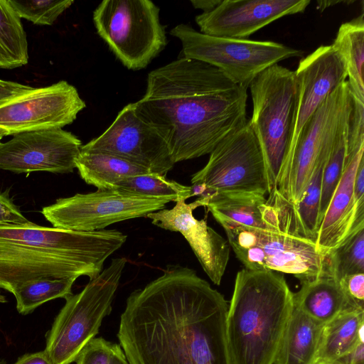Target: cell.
<instances>
[{
	"instance_id": "6da1fadb",
	"label": "cell",
	"mask_w": 364,
	"mask_h": 364,
	"mask_svg": "<svg viewBox=\"0 0 364 364\" xmlns=\"http://www.w3.org/2000/svg\"><path fill=\"white\" fill-rule=\"evenodd\" d=\"M229 304L192 269L168 267L128 296L117 338L129 364H233Z\"/></svg>"
},
{
	"instance_id": "7a4b0ae2",
	"label": "cell",
	"mask_w": 364,
	"mask_h": 364,
	"mask_svg": "<svg viewBox=\"0 0 364 364\" xmlns=\"http://www.w3.org/2000/svg\"><path fill=\"white\" fill-rule=\"evenodd\" d=\"M247 89L211 65L181 57L148 74L145 94L135 104L176 164L210 154L247 123Z\"/></svg>"
},
{
	"instance_id": "3957f363",
	"label": "cell",
	"mask_w": 364,
	"mask_h": 364,
	"mask_svg": "<svg viewBox=\"0 0 364 364\" xmlns=\"http://www.w3.org/2000/svg\"><path fill=\"white\" fill-rule=\"evenodd\" d=\"M127 238L117 230L73 231L32 222L0 225V289L13 294L38 279H91Z\"/></svg>"
},
{
	"instance_id": "277c9868",
	"label": "cell",
	"mask_w": 364,
	"mask_h": 364,
	"mask_svg": "<svg viewBox=\"0 0 364 364\" xmlns=\"http://www.w3.org/2000/svg\"><path fill=\"white\" fill-rule=\"evenodd\" d=\"M293 293L281 272L245 268L237 273L226 318L233 364H273Z\"/></svg>"
},
{
	"instance_id": "5b68a950",
	"label": "cell",
	"mask_w": 364,
	"mask_h": 364,
	"mask_svg": "<svg viewBox=\"0 0 364 364\" xmlns=\"http://www.w3.org/2000/svg\"><path fill=\"white\" fill-rule=\"evenodd\" d=\"M267 200L270 211L266 228L218 222L236 257L247 269L291 274L301 283L316 279L324 269L328 255L304 235L293 205L276 189Z\"/></svg>"
},
{
	"instance_id": "8992f818",
	"label": "cell",
	"mask_w": 364,
	"mask_h": 364,
	"mask_svg": "<svg viewBox=\"0 0 364 364\" xmlns=\"http://www.w3.org/2000/svg\"><path fill=\"white\" fill-rule=\"evenodd\" d=\"M249 87L253 109L248 122L264 156L270 193L275 189L292 140L297 81L294 71L274 64L257 75Z\"/></svg>"
},
{
	"instance_id": "52a82bcc",
	"label": "cell",
	"mask_w": 364,
	"mask_h": 364,
	"mask_svg": "<svg viewBox=\"0 0 364 364\" xmlns=\"http://www.w3.org/2000/svg\"><path fill=\"white\" fill-rule=\"evenodd\" d=\"M126 263L124 257L112 259L80 292L65 299V304L46 336L44 350L53 364L75 362L85 346L98 334L103 318L112 311Z\"/></svg>"
},
{
	"instance_id": "ba28073f",
	"label": "cell",
	"mask_w": 364,
	"mask_h": 364,
	"mask_svg": "<svg viewBox=\"0 0 364 364\" xmlns=\"http://www.w3.org/2000/svg\"><path fill=\"white\" fill-rule=\"evenodd\" d=\"M159 8L150 0H105L93 11L98 35L129 70L146 68L166 47Z\"/></svg>"
},
{
	"instance_id": "9c48e42d",
	"label": "cell",
	"mask_w": 364,
	"mask_h": 364,
	"mask_svg": "<svg viewBox=\"0 0 364 364\" xmlns=\"http://www.w3.org/2000/svg\"><path fill=\"white\" fill-rule=\"evenodd\" d=\"M170 34L181 41L182 57L211 65L246 88L267 68L303 55L301 50L282 43L208 36L185 23L171 28Z\"/></svg>"
},
{
	"instance_id": "30bf717a",
	"label": "cell",
	"mask_w": 364,
	"mask_h": 364,
	"mask_svg": "<svg viewBox=\"0 0 364 364\" xmlns=\"http://www.w3.org/2000/svg\"><path fill=\"white\" fill-rule=\"evenodd\" d=\"M191 183L217 193L269 194L264 156L248 121L217 145L206 165L192 176Z\"/></svg>"
},
{
	"instance_id": "8fae6325",
	"label": "cell",
	"mask_w": 364,
	"mask_h": 364,
	"mask_svg": "<svg viewBox=\"0 0 364 364\" xmlns=\"http://www.w3.org/2000/svg\"><path fill=\"white\" fill-rule=\"evenodd\" d=\"M171 200L146 198L114 190H98L61 198L41 210L53 228L73 231L104 230L115 223L146 217Z\"/></svg>"
},
{
	"instance_id": "7c38bea8",
	"label": "cell",
	"mask_w": 364,
	"mask_h": 364,
	"mask_svg": "<svg viewBox=\"0 0 364 364\" xmlns=\"http://www.w3.org/2000/svg\"><path fill=\"white\" fill-rule=\"evenodd\" d=\"M86 105L77 89L65 80L33 87L0 102V132L4 136L63 129L73 123Z\"/></svg>"
},
{
	"instance_id": "4fadbf2b",
	"label": "cell",
	"mask_w": 364,
	"mask_h": 364,
	"mask_svg": "<svg viewBox=\"0 0 364 364\" xmlns=\"http://www.w3.org/2000/svg\"><path fill=\"white\" fill-rule=\"evenodd\" d=\"M81 151L117 156L162 176L173 167L168 145L156 128L138 112L135 102L126 105L99 136L82 145Z\"/></svg>"
},
{
	"instance_id": "5bb4252c",
	"label": "cell",
	"mask_w": 364,
	"mask_h": 364,
	"mask_svg": "<svg viewBox=\"0 0 364 364\" xmlns=\"http://www.w3.org/2000/svg\"><path fill=\"white\" fill-rule=\"evenodd\" d=\"M350 97L347 80L318 107L301 129L278 175L275 189L291 204L303 198L325 138Z\"/></svg>"
},
{
	"instance_id": "9a60e30c",
	"label": "cell",
	"mask_w": 364,
	"mask_h": 364,
	"mask_svg": "<svg viewBox=\"0 0 364 364\" xmlns=\"http://www.w3.org/2000/svg\"><path fill=\"white\" fill-rule=\"evenodd\" d=\"M81 141L63 129L19 133L0 143V169L15 173H72Z\"/></svg>"
},
{
	"instance_id": "2e32d148",
	"label": "cell",
	"mask_w": 364,
	"mask_h": 364,
	"mask_svg": "<svg viewBox=\"0 0 364 364\" xmlns=\"http://www.w3.org/2000/svg\"><path fill=\"white\" fill-rule=\"evenodd\" d=\"M310 0H222L213 10L197 15L200 32L208 36L247 39L287 15L303 13Z\"/></svg>"
},
{
	"instance_id": "e0dca14e",
	"label": "cell",
	"mask_w": 364,
	"mask_h": 364,
	"mask_svg": "<svg viewBox=\"0 0 364 364\" xmlns=\"http://www.w3.org/2000/svg\"><path fill=\"white\" fill-rule=\"evenodd\" d=\"M210 197H198L186 203L178 201L171 209H161L147 215L152 224L173 232H180L187 240L204 272L216 285H220L225 272L230 246L227 240L207 224L198 220L193 211L205 207Z\"/></svg>"
},
{
	"instance_id": "ac0fdd59",
	"label": "cell",
	"mask_w": 364,
	"mask_h": 364,
	"mask_svg": "<svg viewBox=\"0 0 364 364\" xmlns=\"http://www.w3.org/2000/svg\"><path fill=\"white\" fill-rule=\"evenodd\" d=\"M294 73L298 85V102L289 152L309 118L347 78L344 63L331 45L321 46L302 58Z\"/></svg>"
},
{
	"instance_id": "d6986e66",
	"label": "cell",
	"mask_w": 364,
	"mask_h": 364,
	"mask_svg": "<svg viewBox=\"0 0 364 364\" xmlns=\"http://www.w3.org/2000/svg\"><path fill=\"white\" fill-rule=\"evenodd\" d=\"M364 144L346 150L344 167L318 229L316 245L323 255L338 246L353 232L364 228V207L354 197V183L363 158Z\"/></svg>"
},
{
	"instance_id": "ffe728a7",
	"label": "cell",
	"mask_w": 364,
	"mask_h": 364,
	"mask_svg": "<svg viewBox=\"0 0 364 364\" xmlns=\"http://www.w3.org/2000/svg\"><path fill=\"white\" fill-rule=\"evenodd\" d=\"M301 284L300 289L293 293L294 305L320 323L325 324L343 311L355 307L343 294L328 261L316 279Z\"/></svg>"
},
{
	"instance_id": "44dd1931",
	"label": "cell",
	"mask_w": 364,
	"mask_h": 364,
	"mask_svg": "<svg viewBox=\"0 0 364 364\" xmlns=\"http://www.w3.org/2000/svg\"><path fill=\"white\" fill-rule=\"evenodd\" d=\"M323 325L294 305L273 364H314Z\"/></svg>"
},
{
	"instance_id": "7402d4cb",
	"label": "cell",
	"mask_w": 364,
	"mask_h": 364,
	"mask_svg": "<svg viewBox=\"0 0 364 364\" xmlns=\"http://www.w3.org/2000/svg\"><path fill=\"white\" fill-rule=\"evenodd\" d=\"M364 309L348 308L323 326L314 364H331L362 340Z\"/></svg>"
},
{
	"instance_id": "603a6c76",
	"label": "cell",
	"mask_w": 364,
	"mask_h": 364,
	"mask_svg": "<svg viewBox=\"0 0 364 364\" xmlns=\"http://www.w3.org/2000/svg\"><path fill=\"white\" fill-rule=\"evenodd\" d=\"M215 220L266 228L269 224V204L264 196L252 193H217L205 206Z\"/></svg>"
},
{
	"instance_id": "cb8c5ba5",
	"label": "cell",
	"mask_w": 364,
	"mask_h": 364,
	"mask_svg": "<svg viewBox=\"0 0 364 364\" xmlns=\"http://www.w3.org/2000/svg\"><path fill=\"white\" fill-rule=\"evenodd\" d=\"M344 63L350 92L364 102V14L343 23L331 45Z\"/></svg>"
},
{
	"instance_id": "d4e9b609",
	"label": "cell",
	"mask_w": 364,
	"mask_h": 364,
	"mask_svg": "<svg viewBox=\"0 0 364 364\" xmlns=\"http://www.w3.org/2000/svg\"><path fill=\"white\" fill-rule=\"evenodd\" d=\"M75 168L85 183L98 190H110L125 178L149 173L117 156L81 150L75 161Z\"/></svg>"
},
{
	"instance_id": "484cf974",
	"label": "cell",
	"mask_w": 364,
	"mask_h": 364,
	"mask_svg": "<svg viewBox=\"0 0 364 364\" xmlns=\"http://www.w3.org/2000/svg\"><path fill=\"white\" fill-rule=\"evenodd\" d=\"M348 104V102L329 129L325 138L303 198L297 205H293L302 233L305 237L314 240L315 242L320 227L318 214L323 172L331 149L340 119Z\"/></svg>"
},
{
	"instance_id": "4316f807",
	"label": "cell",
	"mask_w": 364,
	"mask_h": 364,
	"mask_svg": "<svg viewBox=\"0 0 364 364\" xmlns=\"http://www.w3.org/2000/svg\"><path fill=\"white\" fill-rule=\"evenodd\" d=\"M28 62V45L21 18L9 0H0V68L14 69Z\"/></svg>"
},
{
	"instance_id": "83f0119b",
	"label": "cell",
	"mask_w": 364,
	"mask_h": 364,
	"mask_svg": "<svg viewBox=\"0 0 364 364\" xmlns=\"http://www.w3.org/2000/svg\"><path fill=\"white\" fill-rule=\"evenodd\" d=\"M110 190L146 198H167L176 203L193 197L192 186H185L153 173L125 178Z\"/></svg>"
},
{
	"instance_id": "f1b7e54d",
	"label": "cell",
	"mask_w": 364,
	"mask_h": 364,
	"mask_svg": "<svg viewBox=\"0 0 364 364\" xmlns=\"http://www.w3.org/2000/svg\"><path fill=\"white\" fill-rule=\"evenodd\" d=\"M350 102H350L340 119L331 149L323 172L318 214L320 225L333 194L340 181L344 167L347 146L348 120L350 109Z\"/></svg>"
},
{
	"instance_id": "f546056e",
	"label": "cell",
	"mask_w": 364,
	"mask_h": 364,
	"mask_svg": "<svg viewBox=\"0 0 364 364\" xmlns=\"http://www.w3.org/2000/svg\"><path fill=\"white\" fill-rule=\"evenodd\" d=\"M75 279H43L31 281L16 289L13 294L19 314L26 315L43 304L58 298L72 295Z\"/></svg>"
},
{
	"instance_id": "4dcf8cb0",
	"label": "cell",
	"mask_w": 364,
	"mask_h": 364,
	"mask_svg": "<svg viewBox=\"0 0 364 364\" xmlns=\"http://www.w3.org/2000/svg\"><path fill=\"white\" fill-rule=\"evenodd\" d=\"M327 255L329 267L338 281L346 275L364 273V228L353 232Z\"/></svg>"
},
{
	"instance_id": "1f68e13d",
	"label": "cell",
	"mask_w": 364,
	"mask_h": 364,
	"mask_svg": "<svg viewBox=\"0 0 364 364\" xmlns=\"http://www.w3.org/2000/svg\"><path fill=\"white\" fill-rule=\"evenodd\" d=\"M21 18L36 25L50 26L73 3V0H9Z\"/></svg>"
},
{
	"instance_id": "d6a6232c",
	"label": "cell",
	"mask_w": 364,
	"mask_h": 364,
	"mask_svg": "<svg viewBox=\"0 0 364 364\" xmlns=\"http://www.w3.org/2000/svg\"><path fill=\"white\" fill-rule=\"evenodd\" d=\"M113 344L102 337L94 338L82 350L76 364H109Z\"/></svg>"
},
{
	"instance_id": "836d02e7",
	"label": "cell",
	"mask_w": 364,
	"mask_h": 364,
	"mask_svg": "<svg viewBox=\"0 0 364 364\" xmlns=\"http://www.w3.org/2000/svg\"><path fill=\"white\" fill-rule=\"evenodd\" d=\"M338 282L350 304L364 309V273L346 275Z\"/></svg>"
},
{
	"instance_id": "e575fe53",
	"label": "cell",
	"mask_w": 364,
	"mask_h": 364,
	"mask_svg": "<svg viewBox=\"0 0 364 364\" xmlns=\"http://www.w3.org/2000/svg\"><path fill=\"white\" fill-rule=\"evenodd\" d=\"M30 223L31 221L23 215L19 208L14 203L9 196V191H0V225H25Z\"/></svg>"
},
{
	"instance_id": "d590c367",
	"label": "cell",
	"mask_w": 364,
	"mask_h": 364,
	"mask_svg": "<svg viewBox=\"0 0 364 364\" xmlns=\"http://www.w3.org/2000/svg\"><path fill=\"white\" fill-rule=\"evenodd\" d=\"M33 88L29 85L0 79V102Z\"/></svg>"
},
{
	"instance_id": "8d00e7d4",
	"label": "cell",
	"mask_w": 364,
	"mask_h": 364,
	"mask_svg": "<svg viewBox=\"0 0 364 364\" xmlns=\"http://www.w3.org/2000/svg\"><path fill=\"white\" fill-rule=\"evenodd\" d=\"M331 364H364V341H360L350 351Z\"/></svg>"
},
{
	"instance_id": "74e56055",
	"label": "cell",
	"mask_w": 364,
	"mask_h": 364,
	"mask_svg": "<svg viewBox=\"0 0 364 364\" xmlns=\"http://www.w3.org/2000/svg\"><path fill=\"white\" fill-rule=\"evenodd\" d=\"M14 364H53L45 350L27 353L20 357Z\"/></svg>"
},
{
	"instance_id": "f35d334b",
	"label": "cell",
	"mask_w": 364,
	"mask_h": 364,
	"mask_svg": "<svg viewBox=\"0 0 364 364\" xmlns=\"http://www.w3.org/2000/svg\"><path fill=\"white\" fill-rule=\"evenodd\" d=\"M222 0H191V3L196 9L208 12L215 8Z\"/></svg>"
},
{
	"instance_id": "ab89813d",
	"label": "cell",
	"mask_w": 364,
	"mask_h": 364,
	"mask_svg": "<svg viewBox=\"0 0 364 364\" xmlns=\"http://www.w3.org/2000/svg\"><path fill=\"white\" fill-rule=\"evenodd\" d=\"M109 364H129L119 344H113Z\"/></svg>"
},
{
	"instance_id": "60d3db41",
	"label": "cell",
	"mask_w": 364,
	"mask_h": 364,
	"mask_svg": "<svg viewBox=\"0 0 364 364\" xmlns=\"http://www.w3.org/2000/svg\"><path fill=\"white\" fill-rule=\"evenodd\" d=\"M339 3H353V1H317V9H320L321 11H323V9H325L326 8L328 7V6H331V4H339Z\"/></svg>"
},
{
	"instance_id": "b9f144b4",
	"label": "cell",
	"mask_w": 364,
	"mask_h": 364,
	"mask_svg": "<svg viewBox=\"0 0 364 364\" xmlns=\"http://www.w3.org/2000/svg\"><path fill=\"white\" fill-rule=\"evenodd\" d=\"M6 297L4 295L0 294V303H6Z\"/></svg>"
},
{
	"instance_id": "7bdbcfd3",
	"label": "cell",
	"mask_w": 364,
	"mask_h": 364,
	"mask_svg": "<svg viewBox=\"0 0 364 364\" xmlns=\"http://www.w3.org/2000/svg\"><path fill=\"white\" fill-rule=\"evenodd\" d=\"M4 136H5L4 134L1 132H0V143H1V140L2 139V138Z\"/></svg>"
},
{
	"instance_id": "ee69618b",
	"label": "cell",
	"mask_w": 364,
	"mask_h": 364,
	"mask_svg": "<svg viewBox=\"0 0 364 364\" xmlns=\"http://www.w3.org/2000/svg\"><path fill=\"white\" fill-rule=\"evenodd\" d=\"M0 364H5L3 361L0 360Z\"/></svg>"
}]
</instances>
